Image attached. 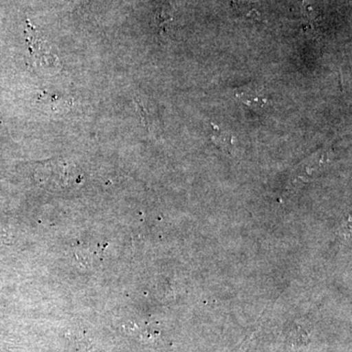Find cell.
I'll return each mask as SVG.
<instances>
[{
  "mask_svg": "<svg viewBox=\"0 0 352 352\" xmlns=\"http://www.w3.org/2000/svg\"><path fill=\"white\" fill-rule=\"evenodd\" d=\"M212 141L214 144L219 147L220 149L226 150L227 152H230L231 147H232V141H231V135L226 133V132L217 131L214 132V135L212 136Z\"/></svg>",
  "mask_w": 352,
  "mask_h": 352,
  "instance_id": "obj_4",
  "label": "cell"
},
{
  "mask_svg": "<svg viewBox=\"0 0 352 352\" xmlns=\"http://www.w3.org/2000/svg\"><path fill=\"white\" fill-rule=\"evenodd\" d=\"M25 34L34 63L47 73H56L59 68L58 58L50 52V48L48 47L46 41L41 38V34L30 24V22H28Z\"/></svg>",
  "mask_w": 352,
  "mask_h": 352,
  "instance_id": "obj_2",
  "label": "cell"
},
{
  "mask_svg": "<svg viewBox=\"0 0 352 352\" xmlns=\"http://www.w3.org/2000/svg\"><path fill=\"white\" fill-rule=\"evenodd\" d=\"M36 177L41 184L57 188L72 187L76 182H80V175L75 166L58 161L41 166Z\"/></svg>",
  "mask_w": 352,
  "mask_h": 352,
  "instance_id": "obj_1",
  "label": "cell"
},
{
  "mask_svg": "<svg viewBox=\"0 0 352 352\" xmlns=\"http://www.w3.org/2000/svg\"><path fill=\"white\" fill-rule=\"evenodd\" d=\"M245 106L252 109L263 108L264 104L267 102V98L261 91H248L237 94Z\"/></svg>",
  "mask_w": 352,
  "mask_h": 352,
  "instance_id": "obj_3",
  "label": "cell"
}]
</instances>
